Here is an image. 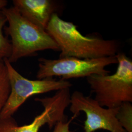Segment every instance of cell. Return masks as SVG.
Segmentation results:
<instances>
[{"label": "cell", "instance_id": "cell-1", "mask_svg": "<svg viewBox=\"0 0 132 132\" xmlns=\"http://www.w3.org/2000/svg\"><path fill=\"white\" fill-rule=\"evenodd\" d=\"M46 31L59 47V58L94 59L116 56L118 53L117 41L84 36L76 25L61 19L56 13L52 15Z\"/></svg>", "mask_w": 132, "mask_h": 132}, {"label": "cell", "instance_id": "cell-5", "mask_svg": "<svg viewBox=\"0 0 132 132\" xmlns=\"http://www.w3.org/2000/svg\"><path fill=\"white\" fill-rule=\"evenodd\" d=\"M6 67L10 86L9 98L0 115V118L12 117L19 107L35 94H42L51 91L70 88L72 84L69 81L60 79L46 78L29 80L20 74L7 59L4 60Z\"/></svg>", "mask_w": 132, "mask_h": 132}, {"label": "cell", "instance_id": "cell-2", "mask_svg": "<svg viewBox=\"0 0 132 132\" xmlns=\"http://www.w3.org/2000/svg\"><path fill=\"white\" fill-rule=\"evenodd\" d=\"M2 12L9 23L6 31L11 39V54L7 59L10 63L33 56L39 51H59L56 43L46 30L25 19L14 6L5 7Z\"/></svg>", "mask_w": 132, "mask_h": 132}, {"label": "cell", "instance_id": "cell-7", "mask_svg": "<svg viewBox=\"0 0 132 132\" xmlns=\"http://www.w3.org/2000/svg\"><path fill=\"white\" fill-rule=\"evenodd\" d=\"M70 105L73 118H76L81 112L86 113L84 127L85 132H94L99 129L110 132H127L116 118L119 107L104 108L95 99L77 90L71 95Z\"/></svg>", "mask_w": 132, "mask_h": 132}, {"label": "cell", "instance_id": "cell-8", "mask_svg": "<svg viewBox=\"0 0 132 132\" xmlns=\"http://www.w3.org/2000/svg\"><path fill=\"white\" fill-rule=\"evenodd\" d=\"M14 7L25 19L46 30L57 5L52 0H14Z\"/></svg>", "mask_w": 132, "mask_h": 132}, {"label": "cell", "instance_id": "cell-11", "mask_svg": "<svg viewBox=\"0 0 132 132\" xmlns=\"http://www.w3.org/2000/svg\"><path fill=\"white\" fill-rule=\"evenodd\" d=\"M6 22L7 19L5 15L2 11L0 12V60L8 59L11 51V44L3 33V29Z\"/></svg>", "mask_w": 132, "mask_h": 132}, {"label": "cell", "instance_id": "cell-4", "mask_svg": "<svg viewBox=\"0 0 132 132\" xmlns=\"http://www.w3.org/2000/svg\"><path fill=\"white\" fill-rule=\"evenodd\" d=\"M36 77L38 79L59 77L67 80L71 78L88 77L94 75H105L110 71L107 66L118 64L116 56L94 59L66 57L58 59H39Z\"/></svg>", "mask_w": 132, "mask_h": 132}, {"label": "cell", "instance_id": "cell-9", "mask_svg": "<svg viewBox=\"0 0 132 132\" xmlns=\"http://www.w3.org/2000/svg\"><path fill=\"white\" fill-rule=\"evenodd\" d=\"M10 93L8 72L4 60H0V115Z\"/></svg>", "mask_w": 132, "mask_h": 132}, {"label": "cell", "instance_id": "cell-10", "mask_svg": "<svg viewBox=\"0 0 132 132\" xmlns=\"http://www.w3.org/2000/svg\"><path fill=\"white\" fill-rule=\"evenodd\" d=\"M116 118L126 132H132V105L131 102H124L118 107Z\"/></svg>", "mask_w": 132, "mask_h": 132}, {"label": "cell", "instance_id": "cell-13", "mask_svg": "<svg viewBox=\"0 0 132 132\" xmlns=\"http://www.w3.org/2000/svg\"><path fill=\"white\" fill-rule=\"evenodd\" d=\"M7 3L8 2L6 0H0V12L5 9L7 4Z\"/></svg>", "mask_w": 132, "mask_h": 132}, {"label": "cell", "instance_id": "cell-12", "mask_svg": "<svg viewBox=\"0 0 132 132\" xmlns=\"http://www.w3.org/2000/svg\"><path fill=\"white\" fill-rule=\"evenodd\" d=\"M74 118H71L69 121H62L57 123L55 125L53 132H70V125Z\"/></svg>", "mask_w": 132, "mask_h": 132}, {"label": "cell", "instance_id": "cell-3", "mask_svg": "<svg viewBox=\"0 0 132 132\" xmlns=\"http://www.w3.org/2000/svg\"><path fill=\"white\" fill-rule=\"evenodd\" d=\"M118 67L111 75H94L87 77L94 99L107 108H115L132 102V61L124 53L116 55Z\"/></svg>", "mask_w": 132, "mask_h": 132}, {"label": "cell", "instance_id": "cell-6", "mask_svg": "<svg viewBox=\"0 0 132 132\" xmlns=\"http://www.w3.org/2000/svg\"><path fill=\"white\" fill-rule=\"evenodd\" d=\"M70 88L57 90L52 96L36 98V101L42 104L44 110L31 123L19 126L12 117L0 118V132H38L45 124L51 129L57 123L66 120L65 112L70 104Z\"/></svg>", "mask_w": 132, "mask_h": 132}]
</instances>
